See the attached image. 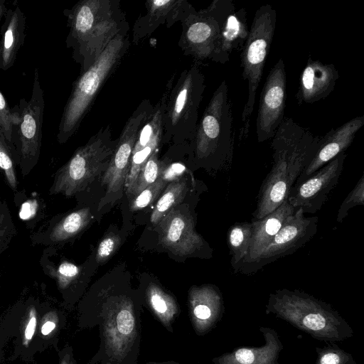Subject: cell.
Masks as SVG:
<instances>
[{
	"mask_svg": "<svg viewBox=\"0 0 364 364\" xmlns=\"http://www.w3.org/2000/svg\"><path fill=\"white\" fill-rule=\"evenodd\" d=\"M321 136L284 118L272 137L273 165L262 183L253 220H259L287 200L289 193L314 157Z\"/></svg>",
	"mask_w": 364,
	"mask_h": 364,
	"instance_id": "obj_1",
	"label": "cell"
},
{
	"mask_svg": "<svg viewBox=\"0 0 364 364\" xmlns=\"http://www.w3.org/2000/svg\"><path fill=\"white\" fill-rule=\"evenodd\" d=\"M69 32L65 43L80 73L99 58L118 34L129 30L119 0H81L63 11Z\"/></svg>",
	"mask_w": 364,
	"mask_h": 364,
	"instance_id": "obj_2",
	"label": "cell"
},
{
	"mask_svg": "<svg viewBox=\"0 0 364 364\" xmlns=\"http://www.w3.org/2000/svg\"><path fill=\"white\" fill-rule=\"evenodd\" d=\"M266 313L319 341H341L353 334L348 323L328 304L298 289H282L271 293Z\"/></svg>",
	"mask_w": 364,
	"mask_h": 364,
	"instance_id": "obj_3",
	"label": "cell"
},
{
	"mask_svg": "<svg viewBox=\"0 0 364 364\" xmlns=\"http://www.w3.org/2000/svg\"><path fill=\"white\" fill-rule=\"evenodd\" d=\"M130 45L129 30L118 34L97 60L80 73L73 84L60 118L57 140L65 143L78 129L95 97L117 68Z\"/></svg>",
	"mask_w": 364,
	"mask_h": 364,
	"instance_id": "obj_4",
	"label": "cell"
},
{
	"mask_svg": "<svg viewBox=\"0 0 364 364\" xmlns=\"http://www.w3.org/2000/svg\"><path fill=\"white\" fill-rule=\"evenodd\" d=\"M234 126L228 86L223 80L215 90L190 143L194 159L200 164L220 166L231 162Z\"/></svg>",
	"mask_w": 364,
	"mask_h": 364,
	"instance_id": "obj_5",
	"label": "cell"
},
{
	"mask_svg": "<svg viewBox=\"0 0 364 364\" xmlns=\"http://www.w3.org/2000/svg\"><path fill=\"white\" fill-rule=\"evenodd\" d=\"M205 88V76L196 64L181 73L165 102L161 143H191Z\"/></svg>",
	"mask_w": 364,
	"mask_h": 364,
	"instance_id": "obj_6",
	"label": "cell"
},
{
	"mask_svg": "<svg viewBox=\"0 0 364 364\" xmlns=\"http://www.w3.org/2000/svg\"><path fill=\"white\" fill-rule=\"evenodd\" d=\"M109 125L101 127L55 173L50 194L70 197L85 189L107 168L117 139H112Z\"/></svg>",
	"mask_w": 364,
	"mask_h": 364,
	"instance_id": "obj_7",
	"label": "cell"
},
{
	"mask_svg": "<svg viewBox=\"0 0 364 364\" xmlns=\"http://www.w3.org/2000/svg\"><path fill=\"white\" fill-rule=\"evenodd\" d=\"M276 22V10L269 4L261 6L255 14L248 36L241 50L242 75L247 82L248 95L242 113L240 140L246 139L249 133L256 93L273 41Z\"/></svg>",
	"mask_w": 364,
	"mask_h": 364,
	"instance_id": "obj_8",
	"label": "cell"
},
{
	"mask_svg": "<svg viewBox=\"0 0 364 364\" xmlns=\"http://www.w3.org/2000/svg\"><path fill=\"white\" fill-rule=\"evenodd\" d=\"M235 11L232 0H214L206 9L195 10L184 18L178 41L183 54L198 60H211L220 32Z\"/></svg>",
	"mask_w": 364,
	"mask_h": 364,
	"instance_id": "obj_9",
	"label": "cell"
},
{
	"mask_svg": "<svg viewBox=\"0 0 364 364\" xmlns=\"http://www.w3.org/2000/svg\"><path fill=\"white\" fill-rule=\"evenodd\" d=\"M14 107L18 120L13 127L16 132L14 145L21 173L26 176L38 163L41 148L45 102L38 68L34 71L31 99L21 98Z\"/></svg>",
	"mask_w": 364,
	"mask_h": 364,
	"instance_id": "obj_10",
	"label": "cell"
},
{
	"mask_svg": "<svg viewBox=\"0 0 364 364\" xmlns=\"http://www.w3.org/2000/svg\"><path fill=\"white\" fill-rule=\"evenodd\" d=\"M318 223L317 216L306 217L302 209L296 208L243 274L256 272L264 266L295 252L314 237L318 230Z\"/></svg>",
	"mask_w": 364,
	"mask_h": 364,
	"instance_id": "obj_11",
	"label": "cell"
},
{
	"mask_svg": "<svg viewBox=\"0 0 364 364\" xmlns=\"http://www.w3.org/2000/svg\"><path fill=\"white\" fill-rule=\"evenodd\" d=\"M153 109L151 101L144 100L127 120L102 177V184L107 187V196L118 193L124 186L138 134Z\"/></svg>",
	"mask_w": 364,
	"mask_h": 364,
	"instance_id": "obj_12",
	"label": "cell"
},
{
	"mask_svg": "<svg viewBox=\"0 0 364 364\" xmlns=\"http://www.w3.org/2000/svg\"><path fill=\"white\" fill-rule=\"evenodd\" d=\"M287 97L285 64L280 58L270 70L260 93L256 134L258 142L272 138L284 120Z\"/></svg>",
	"mask_w": 364,
	"mask_h": 364,
	"instance_id": "obj_13",
	"label": "cell"
},
{
	"mask_svg": "<svg viewBox=\"0 0 364 364\" xmlns=\"http://www.w3.org/2000/svg\"><path fill=\"white\" fill-rule=\"evenodd\" d=\"M347 155L343 152L291 188L287 200L294 208L303 213L314 214L320 210L330 193L336 186Z\"/></svg>",
	"mask_w": 364,
	"mask_h": 364,
	"instance_id": "obj_14",
	"label": "cell"
},
{
	"mask_svg": "<svg viewBox=\"0 0 364 364\" xmlns=\"http://www.w3.org/2000/svg\"><path fill=\"white\" fill-rule=\"evenodd\" d=\"M156 225L160 243L174 255H190L204 246L188 213L172 208Z\"/></svg>",
	"mask_w": 364,
	"mask_h": 364,
	"instance_id": "obj_15",
	"label": "cell"
},
{
	"mask_svg": "<svg viewBox=\"0 0 364 364\" xmlns=\"http://www.w3.org/2000/svg\"><path fill=\"white\" fill-rule=\"evenodd\" d=\"M146 13L139 16L133 28L132 41L138 44L161 25L169 28L181 21L195 11L186 0H149L145 3Z\"/></svg>",
	"mask_w": 364,
	"mask_h": 364,
	"instance_id": "obj_16",
	"label": "cell"
},
{
	"mask_svg": "<svg viewBox=\"0 0 364 364\" xmlns=\"http://www.w3.org/2000/svg\"><path fill=\"white\" fill-rule=\"evenodd\" d=\"M363 125L364 116L356 117L321 136L314 157L294 184L305 180L338 155L345 152Z\"/></svg>",
	"mask_w": 364,
	"mask_h": 364,
	"instance_id": "obj_17",
	"label": "cell"
},
{
	"mask_svg": "<svg viewBox=\"0 0 364 364\" xmlns=\"http://www.w3.org/2000/svg\"><path fill=\"white\" fill-rule=\"evenodd\" d=\"M338 77V71L333 64L309 58L300 75L296 95L298 104H313L326 98L333 90Z\"/></svg>",
	"mask_w": 364,
	"mask_h": 364,
	"instance_id": "obj_18",
	"label": "cell"
},
{
	"mask_svg": "<svg viewBox=\"0 0 364 364\" xmlns=\"http://www.w3.org/2000/svg\"><path fill=\"white\" fill-rule=\"evenodd\" d=\"M296 208L287 200L275 210L259 220H253L250 248L238 272L242 273L258 258L270 240L278 232L286 219Z\"/></svg>",
	"mask_w": 364,
	"mask_h": 364,
	"instance_id": "obj_19",
	"label": "cell"
},
{
	"mask_svg": "<svg viewBox=\"0 0 364 364\" xmlns=\"http://www.w3.org/2000/svg\"><path fill=\"white\" fill-rule=\"evenodd\" d=\"M264 345L242 347L218 358V364H280L279 355L283 349L277 333L272 328L261 327Z\"/></svg>",
	"mask_w": 364,
	"mask_h": 364,
	"instance_id": "obj_20",
	"label": "cell"
},
{
	"mask_svg": "<svg viewBox=\"0 0 364 364\" xmlns=\"http://www.w3.org/2000/svg\"><path fill=\"white\" fill-rule=\"evenodd\" d=\"M1 28L0 69L11 68L25 40L26 17L18 6L8 9Z\"/></svg>",
	"mask_w": 364,
	"mask_h": 364,
	"instance_id": "obj_21",
	"label": "cell"
},
{
	"mask_svg": "<svg viewBox=\"0 0 364 364\" xmlns=\"http://www.w3.org/2000/svg\"><path fill=\"white\" fill-rule=\"evenodd\" d=\"M247 11L245 8L231 14L224 25L211 60L225 64L234 50H242L248 36Z\"/></svg>",
	"mask_w": 364,
	"mask_h": 364,
	"instance_id": "obj_22",
	"label": "cell"
},
{
	"mask_svg": "<svg viewBox=\"0 0 364 364\" xmlns=\"http://www.w3.org/2000/svg\"><path fill=\"white\" fill-rule=\"evenodd\" d=\"M92 215L89 208L74 210L47 228L39 242L51 244L65 242L80 232L90 223Z\"/></svg>",
	"mask_w": 364,
	"mask_h": 364,
	"instance_id": "obj_23",
	"label": "cell"
},
{
	"mask_svg": "<svg viewBox=\"0 0 364 364\" xmlns=\"http://www.w3.org/2000/svg\"><path fill=\"white\" fill-rule=\"evenodd\" d=\"M252 237V224L248 222L236 223L229 228L227 242L231 255L230 263L235 272H238L247 256Z\"/></svg>",
	"mask_w": 364,
	"mask_h": 364,
	"instance_id": "obj_24",
	"label": "cell"
},
{
	"mask_svg": "<svg viewBox=\"0 0 364 364\" xmlns=\"http://www.w3.org/2000/svg\"><path fill=\"white\" fill-rule=\"evenodd\" d=\"M194 305L193 314L200 320H208L216 316L222 309V297L211 285L194 287L191 293Z\"/></svg>",
	"mask_w": 364,
	"mask_h": 364,
	"instance_id": "obj_25",
	"label": "cell"
},
{
	"mask_svg": "<svg viewBox=\"0 0 364 364\" xmlns=\"http://www.w3.org/2000/svg\"><path fill=\"white\" fill-rule=\"evenodd\" d=\"M187 183L184 178L168 184L152 211L151 223L156 225L186 196Z\"/></svg>",
	"mask_w": 364,
	"mask_h": 364,
	"instance_id": "obj_26",
	"label": "cell"
},
{
	"mask_svg": "<svg viewBox=\"0 0 364 364\" xmlns=\"http://www.w3.org/2000/svg\"><path fill=\"white\" fill-rule=\"evenodd\" d=\"M162 134L156 136L149 144L141 149L133 152L130 166L125 181L126 193L129 198L136 178L151 155L157 150L161 143Z\"/></svg>",
	"mask_w": 364,
	"mask_h": 364,
	"instance_id": "obj_27",
	"label": "cell"
},
{
	"mask_svg": "<svg viewBox=\"0 0 364 364\" xmlns=\"http://www.w3.org/2000/svg\"><path fill=\"white\" fill-rule=\"evenodd\" d=\"M166 164L165 161H161L159 159L157 150H156L140 171L129 198L135 196L154 183L159 178Z\"/></svg>",
	"mask_w": 364,
	"mask_h": 364,
	"instance_id": "obj_28",
	"label": "cell"
},
{
	"mask_svg": "<svg viewBox=\"0 0 364 364\" xmlns=\"http://www.w3.org/2000/svg\"><path fill=\"white\" fill-rule=\"evenodd\" d=\"M18 165L16 149L6 141L0 127V169L3 171L8 185L14 191L18 186L15 166Z\"/></svg>",
	"mask_w": 364,
	"mask_h": 364,
	"instance_id": "obj_29",
	"label": "cell"
},
{
	"mask_svg": "<svg viewBox=\"0 0 364 364\" xmlns=\"http://www.w3.org/2000/svg\"><path fill=\"white\" fill-rule=\"evenodd\" d=\"M166 185L158 178L154 183L130 198V210L136 211L146 208L158 198Z\"/></svg>",
	"mask_w": 364,
	"mask_h": 364,
	"instance_id": "obj_30",
	"label": "cell"
},
{
	"mask_svg": "<svg viewBox=\"0 0 364 364\" xmlns=\"http://www.w3.org/2000/svg\"><path fill=\"white\" fill-rule=\"evenodd\" d=\"M316 352L315 364H355L353 356L337 346L317 348Z\"/></svg>",
	"mask_w": 364,
	"mask_h": 364,
	"instance_id": "obj_31",
	"label": "cell"
},
{
	"mask_svg": "<svg viewBox=\"0 0 364 364\" xmlns=\"http://www.w3.org/2000/svg\"><path fill=\"white\" fill-rule=\"evenodd\" d=\"M16 234L13 219L6 202L0 200V254L4 251Z\"/></svg>",
	"mask_w": 364,
	"mask_h": 364,
	"instance_id": "obj_32",
	"label": "cell"
},
{
	"mask_svg": "<svg viewBox=\"0 0 364 364\" xmlns=\"http://www.w3.org/2000/svg\"><path fill=\"white\" fill-rule=\"evenodd\" d=\"M364 204V175H362L353 189L346 197L338 210L336 221L341 223L347 216L348 211L356 205Z\"/></svg>",
	"mask_w": 364,
	"mask_h": 364,
	"instance_id": "obj_33",
	"label": "cell"
},
{
	"mask_svg": "<svg viewBox=\"0 0 364 364\" xmlns=\"http://www.w3.org/2000/svg\"><path fill=\"white\" fill-rule=\"evenodd\" d=\"M45 269L51 277L56 279L60 287H67L80 272V267L68 261H63L56 267L48 265Z\"/></svg>",
	"mask_w": 364,
	"mask_h": 364,
	"instance_id": "obj_34",
	"label": "cell"
},
{
	"mask_svg": "<svg viewBox=\"0 0 364 364\" xmlns=\"http://www.w3.org/2000/svg\"><path fill=\"white\" fill-rule=\"evenodd\" d=\"M147 294L152 308L159 314L166 316L173 311V301L156 285L151 284Z\"/></svg>",
	"mask_w": 364,
	"mask_h": 364,
	"instance_id": "obj_35",
	"label": "cell"
},
{
	"mask_svg": "<svg viewBox=\"0 0 364 364\" xmlns=\"http://www.w3.org/2000/svg\"><path fill=\"white\" fill-rule=\"evenodd\" d=\"M14 122V113L0 90V127L8 143L14 146L12 136Z\"/></svg>",
	"mask_w": 364,
	"mask_h": 364,
	"instance_id": "obj_36",
	"label": "cell"
},
{
	"mask_svg": "<svg viewBox=\"0 0 364 364\" xmlns=\"http://www.w3.org/2000/svg\"><path fill=\"white\" fill-rule=\"evenodd\" d=\"M121 242L118 235L109 234L105 236L100 242L96 254L97 262L107 261L117 250Z\"/></svg>",
	"mask_w": 364,
	"mask_h": 364,
	"instance_id": "obj_37",
	"label": "cell"
},
{
	"mask_svg": "<svg viewBox=\"0 0 364 364\" xmlns=\"http://www.w3.org/2000/svg\"><path fill=\"white\" fill-rule=\"evenodd\" d=\"M186 167L179 162L168 164L161 173L159 178L166 184L181 179Z\"/></svg>",
	"mask_w": 364,
	"mask_h": 364,
	"instance_id": "obj_38",
	"label": "cell"
},
{
	"mask_svg": "<svg viewBox=\"0 0 364 364\" xmlns=\"http://www.w3.org/2000/svg\"><path fill=\"white\" fill-rule=\"evenodd\" d=\"M117 326L119 332L124 335L131 333L134 329V321L132 313L126 309H122L117 316Z\"/></svg>",
	"mask_w": 364,
	"mask_h": 364,
	"instance_id": "obj_39",
	"label": "cell"
},
{
	"mask_svg": "<svg viewBox=\"0 0 364 364\" xmlns=\"http://www.w3.org/2000/svg\"><path fill=\"white\" fill-rule=\"evenodd\" d=\"M36 326V314L34 308L29 313V321L26 326L24 332V344L27 345L31 340Z\"/></svg>",
	"mask_w": 364,
	"mask_h": 364,
	"instance_id": "obj_40",
	"label": "cell"
},
{
	"mask_svg": "<svg viewBox=\"0 0 364 364\" xmlns=\"http://www.w3.org/2000/svg\"><path fill=\"white\" fill-rule=\"evenodd\" d=\"M55 327L54 322L51 321H47L43 323L41 328V333L44 336L48 335Z\"/></svg>",
	"mask_w": 364,
	"mask_h": 364,
	"instance_id": "obj_41",
	"label": "cell"
},
{
	"mask_svg": "<svg viewBox=\"0 0 364 364\" xmlns=\"http://www.w3.org/2000/svg\"><path fill=\"white\" fill-rule=\"evenodd\" d=\"M7 10L6 6L5 5V0H0V21L5 16Z\"/></svg>",
	"mask_w": 364,
	"mask_h": 364,
	"instance_id": "obj_42",
	"label": "cell"
},
{
	"mask_svg": "<svg viewBox=\"0 0 364 364\" xmlns=\"http://www.w3.org/2000/svg\"><path fill=\"white\" fill-rule=\"evenodd\" d=\"M0 277H1V276H0Z\"/></svg>",
	"mask_w": 364,
	"mask_h": 364,
	"instance_id": "obj_43",
	"label": "cell"
}]
</instances>
